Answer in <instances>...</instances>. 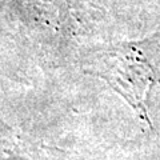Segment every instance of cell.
I'll use <instances>...</instances> for the list:
<instances>
[{
    "instance_id": "1",
    "label": "cell",
    "mask_w": 160,
    "mask_h": 160,
    "mask_svg": "<svg viewBox=\"0 0 160 160\" xmlns=\"http://www.w3.org/2000/svg\"><path fill=\"white\" fill-rule=\"evenodd\" d=\"M84 72L106 80L152 128L147 109L151 88L160 84V32L96 49L84 63Z\"/></svg>"
}]
</instances>
